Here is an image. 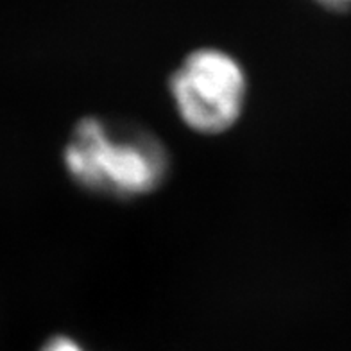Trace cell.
Segmentation results:
<instances>
[{
  "instance_id": "cell-1",
  "label": "cell",
  "mask_w": 351,
  "mask_h": 351,
  "mask_svg": "<svg viewBox=\"0 0 351 351\" xmlns=\"http://www.w3.org/2000/svg\"><path fill=\"white\" fill-rule=\"evenodd\" d=\"M63 165L88 192L131 199L160 189L171 160L162 140L153 133L136 125L86 117L70 134Z\"/></svg>"
},
{
  "instance_id": "cell-2",
  "label": "cell",
  "mask_w": 351,
  "mask_h": 351,
  "mask_svg": "<svg viewBox=\"0 0 351 351\" xmlns=\"http://www.w3.org/2000/svg\"><path fill=\"white\" fill-rule=\"evenodd\" d=\"M172 101L190 130L201 134L224 133L242 115L247 79L239 61L219 49H199L171 77Z\"/></svg>"
},
{
  "instance_id": "cell-3",
  "label": "cell",
  "mask_w": 351,
  "mask_h": 351,
  "mask_svg": "<svg viewBox=\"0 0 351 351\" xmlns=\"http://www.w3.org/2000/svg\"><path fill=\"white\" fill-rule=\"evenodd\" d=\"M42 351H84V350L79 346L74 339L65 337V335H58V337H52L51 341L47 342L45 346L42 348Z\"/></svg>"
},
{
  "instance_id": "cell-4",
  "label": "cell",
  "mask_w": 351,
  "mask_h": 351,
  "mask_svg": "<svg viewBox=\"0 0 351 351\" xmlns=\"http://www.w3.org/2000/svg\"><path fill=\"white\" fill-rule=\"evenodd\" d=\"M315 2L332 11H346L348 8H351V0H315Z\"/></svg>"
}]
</instances>
